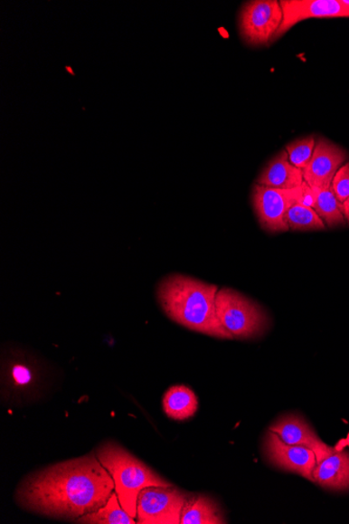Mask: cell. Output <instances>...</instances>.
<instances>
[{"label":"cell","mask_w":349,"mask_h":524,"mask_svg":"<svg viewBox=\"0 0 349 524\" xmlns=\"http://www.w3.org/2000/svg\"><path fill=\"white\" fill-rule=\"evenodd\" d=\"M114 491L111 474L92 452L26 475L15 501L26 512L73 522L105 506Z\"/></svg>","instance_id":"1"},{"label":"cell","mask_w":349,"mask_h":524,"mask_svg":"<svg viewBox=\"0 0 349 524\" xmlns=\"http://www.w3.org/2000/svg\"><path fill=\"white\" fill-rule=\"evenodd\" d=\"M218 291L217 285L174 273L159 281L156 298L166 317L176 324L213 338L231 340L232 336L217 317Z\"/></svg>","instance_id":"2"},{"label":"cell","mask_w":349,"mask_h":524,"mask_svg":"<svg viewBox=\"0 0 349 524\" xmlns=\"http://www.w3.org/2000/svg\"><path fill=\"white\" fill-rule=\"evenodd\" d=\"M95 452L112 476L120 506L134 519L137 517L138 496L145 488L173 486L117 442L106 441Z\"/></svg>","instance_id":"3"},{"label":"cell","mask_w":349,"mask_h":524,"mask_svg":"<svg viewBox=\"0 0 349 524\" xmlns=\"http://www.w3.org/2000/svg\"><path fill=\"white\" fill-rule=\"evenodd\" d=\"M49 386L48 369L23 348H5L2 355V399L14 406L38 400Z\"/></svg>","instance_id":"4"},{"label":"cell","mask_w":349,"mask_h":524,"mask_svg":"<svg viewBox=\"0 0 349 524\" xmlns=\"http://www.w3.org/2000/svg\"><path fill=\"white\" fill-rule=\"evenodd\" d=\"M216 310L221 325L233 339L259 338L271 325L263 307L232 288L219 289Z\"/></svg>","instance_id":"5"},{"label":"cell","mask_w":349,"mask_h":524,"mask_svg":"<svg viewBox=\"0 0 349 524\" xmlns=\"http://www.w3.org/2000/svg\"><path fill=\"white\" fill-rule=\"evenodd\" d=\"M283 20V9L278 0H252L245 3L239 18L241 37L251 46L270 44Z\"/></svg>","instance_id":"6"},{"label":"cell","mask_w":349,"mask_h":524,"mask_svg":"<svg viewBox=\"0 0 349 524\" xmlns=\"http://www.w3.org/2000/svg\"><path fill=\"white\" fill-rule=\"evenodd\" d=\"M304 184L292 190L272 189L258 184L253 186V210L265 232L279 233L290 231L287 224V213L293 205H299Z\"/></svg>","instance_id":"7"},{"label":"cell","mask_w":349,"mask_h":524,"mask_svg":"<svg viewBox=\"0 0 349 524\" xmlns=\"http://www.w3.org/2000/svg\"><path fill=\"white\" fill-rule=\"evenodd\" d=\"M190 493L176 487H146L137 500L138 524H180Z\"/></svg>","instance_id":"8"},{"label":"cell","mask_w":349,"mask_h":524,"mask_svg":"<svg viewBox=\"0 0 349 524\" xmlns=\"http://www.w3.org/2000/svg\"><path fill=\"white\" fill-rule=\"evenodd\" d=\"M348 152L325 138H318L313 157L306 167L304 179L315 191L331 189L333 179L348 161Z\"/></svg>","instance_id":"9"},{"label":"cell","mask_w":349,"mask_h":524,"mask_svg":"<svg viewBox=\"0 0 349 524\" xmlns=\"http://www.w3.org/2000/svg\"><path fill=\"white\" fill-rule=\"evenodd\" d=\"M279 3L284 20L274 40L283 37L305 20L349 17V0H281Z\"/></svg>","instance_id":"10"},{"label":"cell","mask_w":349,"mask_h":524,"mask_svg":"<svg viewBox=\"0 0 349 524\" xmlns=\"http://www.w3.org/2000/svg\"><path fill=\"white\" fill-rule=\"evenodd\" d=\"M264 447L267 459L274 467L314 481L313 472L318 462L312 449L286 444L270 430L266 434Z\"/></svg>","instance_id":"11"},{"label":"cell","mask_w":349,"mask_h":524,"mask_svg":"<svg viewBox=\"0 0 349 524\" xmlns=\"http://www.w3.org/2000/svg\"><path fill=\"white\" fill-rule=\"evenodd\" d=\"M269 430L278 434V438L286 444L312 449L316 453L318 462L335 452V449L320 440L316 432L300 415L287 414L281 416L270 426Z\"/></svg>","instance_id":"12"},{"label":"cell","mask_w":349,"mask_h":524,"mask_svg":"<svg viewBox=\"0 0 349 524\" xmlns=\"http://www.w3.org/2000/svg\"><path fill=\"white\" fill-rule=\"evenodd\" d=\"M304 183V172L291 164L286 150L275 156L257 179L259 186L279 190L297 189Z\"/></svg>","instance_id":"13"},{"label":"cell","mask_w":349,"mask_h":524,"mask_svg":"<svg viewBox=\"0 0 349 524\" xmlns=\"http://www.w3.org/2000/svg\"><path fill=\"white\" fill-rule=\"evenodd\" d=\"M314 482L335 491L349 490V453L334 452L317 463L313 472Z\"/></svg>","instance_id":"14"},{"label":"cell","mask_w":349,"mask_h":524,"mask_svg":"<svg viewBox=\"0 0 349 524\" xmlns=\"http://www.w3.org/2000/svg\"><path fill=\"white\" fill-rule=\"evenodd\" d=\"M227 523L222 510L211 496L191 494L181 514L180 524Z\"/></svg>","instance_id":"15"},{"label":"cell","mask_w":349,"mask_h":524,"mask_svg":"<svg viewBox=\"0 0 349 524\" xmlns=\"http://www.w3.org/2000/svg\"><path fill=\"white\" fill-rule=\"evenodd\" d=\"M165 414L174 421L193 418L199 408V401L193 389L185 386H174L167 389L164 395Z\"/></svg>","instance_id":"16"},{"label":"cell","mask_w":349,"mask_h":524,"mask_svg":"<svg viewBox=\"0 0 349 524\" xmlns=\"http://www.w3.org/2000/svg\"><path fill=\"white\" fill-rule=\"evenodd\" d=\"M73 523L79 524H137V519L126 512L120 506L118 496L114 491L108 501L96 512L80 517Z\"/></svg>","instance_id":"17"},{"label":"cell","mask_w":349,"mask_h":524,"mask_svg":"<svg viewBox=\"0 0 349 524\" xmlns=\"http://www.w3.org/2000/svg\"><path fill=\"white\" fill-rule=\"evenodd\" d=\"M313 208L328 228L340 227L346 224L344 211H342V204L335 198L332 189L315 191Z\"/></svg>","instance_id":"18"},{"label":"cell","mask_w":349,"mask_h":524,"mask_svg":"<svg viewBox=\"0 0 349 524\" xmlns=\"http://www.w3.org/2000/svg\"><path fill=\"white\" fill-rule=\"evenodd\" d=\"M288 230L293 232H318L326 226L313 207L300 205H293L287 213Z\"/></svg>","instance_id":"19"},{"label":"cell","mask_w":349,"mask_h":524,"mask_svg":"<svg viewBox=\"0 0 349 524\" xmlns=\"http://www.w3.org/2000/svg\"><path fill=\"white\" fill-rule=\"evenodd\" d=\"M316 140L317 138L314 136H308L295 139L290 144H288L286 151L291 164L304 171L313 157Z\"/></svg>","instance_id":"20"},{"label":"cell","mask_w":349,"mask_h":524,"mask_svg":"<svg viewBox=\"0 0 349 524\" xmlns=\"http://www.w3.org/2000/svg\"><path fill=\"white\" fill-rule=\"evenodd\" d=\"M331 189L341 204L349 197V161L335 173Z\"/></svg>","instance_id":"21"},{"label":"cell","mask_w":349,"mask_h":524,"mask_svg":"<svg viewBox=\"0 0 349 524\" xmlns=\"http://www.w3.org/2000/svg\"><path fill=\"white\" fill-rule=\"evenodd\" d=\"M342 211H344L346 224L349 225V197L342 204Z\"/></svg>","instance_id":"22"}]
</instances>
